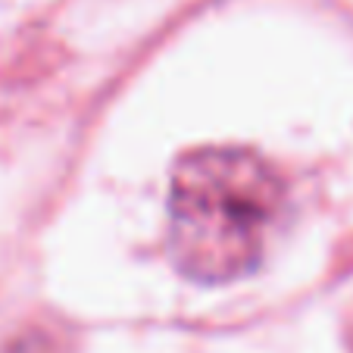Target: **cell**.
I'll list each match as a JSON object with an SVG mask.
<instances>
[{"instance_id": "cell-1", "label": "cell", "mask_w": 353, "mask_h": 353, "mask_svg": "<svg viewBox=\"0 0 353 353\" xmlns=\"http://www.w3.org/2000/svg\"><path fill=\"white\" fill-rule=\"evenodd\" d=\"M281 181L266 160L244 147H200L172 166L169 254L185 279L225 285L263 260Z\"/></svg>"}]
</instances>
